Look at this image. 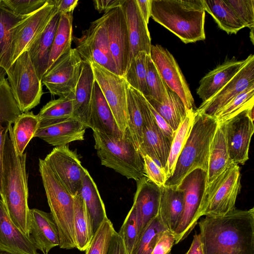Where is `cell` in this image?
Here are the masks:
<instances>
[{
    "instance_id": "obj_49",
    "label": "cell",
    "mask_w": 254,
    "mask_h": 254,
    "mask_svg": "<svg viewBox=\"0 0 254 254\" xmlns=\"http://www.w3.org/2000/svg\"><path fill=\"white\" fill-rule=\"evenodd\" d=\"M48 0H2L4 5L14 13L29 15L40 9Z\"/></svg>"
},
{
    "instance_id": "obj_46",
    "label": "cell",
    "mask_w": 254,
    "mask_h": 254,
    "mask_svg": "<svg viewBox=\"0 0 254 254\" xmlns=\"http://www.w3.org/2000/svg\"><path fill=\"white\" fill-rule=\"evenodd\" d=\"M28 16L14 13L0 0V61L9 42L11 28Z\"/></svg>"
},
{
    "instance_id": "obj_44",
    "label": "cell",
    "mask_w": 254,
    "mask_h": 254,
    "mask_svg": "<svg viewBox=\"0 0 254 254\" xmlns=\"http://www.w3.org/2000/svg\"><path fill=\"white\" fill-rule=\"evenodd\" d=\"M146 81L149 96L160 103L165 101L168 96L167 86L149 55L146 57Z\"/></svg>"
},
{
    "instance_id": "obj_26",
    "label": "cell",
    "mask_w": 254,
    "mask_h": 254,
    "mask_svg": "<svg viewBox=\"0 0 254 254\" xmlns=\"http://www.w3.org/2000/svg\"><path fill=\"white\" fill-rule=\"evenodd\" d=\"M90 128L115 137L124 135L116 122L98 83L95 80L90 106Z\"/></svg>"
},
{
    "instance_id": "obj_24",
    "label": "cell",
    "mask_w": 254,
    "mask_h": 254,
    "mask_svg": "<svg viewBox=\"0 0 254 254\" xmlns=\"http://www.w3.org/2000/svg\"><path fill=\"white\" fill-rule=\"evenodd\" d=\"M30 237L36 248L43 254L59 247L58 228L51 213L36 209H30Z\"/></svg>"
},
{
    "instance_id": "obj_56",
    "label": "cell",
    "mask_w": 254,
    "mask_h": 254,
    "mask_svg": "<svg viewBox=\"0 0 254 254\" xmlns=\"http://www.w3.org/2000/svg\"><path fill=\"white\" fill-rule=\"evenodd\" d=\"M136 2L143 19L148 24L150 17L151 0H136Z\"/></svg>"
},
{
    "instance_id": "obj_40",
    "label": "cell",
    "mask_w": 254,
    "mask_h": 254,
    "mask_svg": "<svg viewBox=\"0 0 254 254\" xmlns=\"http://www.w3.org/2000/svg\"><path fill=\"white\" fill-rule=\"evenodd\" d=\"M254 85L237 95L218 111L214 117L218 124L225 123L242 112L254 107Z\"/></svg>"
},
{
    "instance_id": "obj_1",
    "label": "cell",
    "mask_w": 254,
    "mask_h": 254,
    "mask_svg": "<svg viewBox=\"0 0 254 254\" xmlns=\"http://www.w3.org/2000/svg\"><path fill=\"white\" fill-rule=\"evenodd\" d=\"M203 254H254V208L198 222Z\"/></svg>"
},
{
    "instance_id": "obj_4",
    "label": "cell",
    "mask_w": 254,
    "mask_h": 254,
    "mask_svg": "<svg viewBox=\"0 0 254 254\" xmlns=\"http://www.w3.org/2000/svg\"><path fill=\"white\" fill-rule=\"evenodd\" d=\"M218 123L215 118L199 114L195 117L187 141L177 159L172 176L164 186L177 187L194 170L207 172L210 146Z\"/></svg>"
},
{
    "instance_id": "obj_14",
    "label": "cell",
    "mask_w": 254,
    "mask_h": 254,
    "mask_svg": "<svg viewBox=\"0 0 254 254\" xmlns=\"http://www.w3.org/2000/svg\"><path fill=\"white\" fill-rule=\"evenodd\" d=\"M72 195L79 193L87 169L68 145L55 147L44 159Z\"/></svg>"
},
{
    "instance_id": "obj_27",
    "label": "cell",
    "mask_w": 254,
    "mask_h": 254,
    "mask_svg": "<svg viewBox=\"0 0 254 254\" xmlns=\"http://www.w3.org/2000/svg\"><path fill=\"white\" fill-rule=\"evenodd\" d=\"M95 81L91 64L83 62L73 98V116L90 128V106Z\"/></svg>"
},
{
    "instance_id": "obj_50",
    "label": "cell",
    "mask_w": 254,
    "mask_h": 254,
    "mask_svg": "<svg viewBox=\"0 0 254 254\" xmlns=\"http://www.w3.org/2000/svg\"><path fill=\"white\" fill-rule=\"evenodd\" d=\"M143 158L145 176L158 187L164 186L167 180L165 171L148 155L143 156Z\"/></svg>"
},
{
    "instance_id": "obj_48",
    "label": "cell",
    "mask_w": 254,
    "mask_h": 254,
    "mask_svg": "<svg viewBox=\"0 0 254 254\" xmlns=\"http://www.w3.org/2000/svg\"><path fill=\"white\" fill-rule=\"evenodd\" d=\"M245 27L254 28V0H226Z\"/></svg>"
},
{
    "instance_id": "obj_16",
    "label": "cell",
    "mask_w": 254,
    "mask_h": 254,
    "mask_svg": "<svg viewBox=\"0 0 254 254\" xmlns=\"http://www.w3.org/2000/svg\"><path fill=\"white\" fill-rule=\"evenodd\" d=\"M105 13L111 52L120 76L124 77L130 59V45L126 19L121 6Z\"/></svg>"
},
{
    "instance_id": "obj_20",
    "label": "cell",
    "mask_w": 254,
    "mask_h": 254,
    "mask_svg": "<svg viewBox=\"0 0 254 254\" xmlns=\"http://www.w3.org/2000/svg\"><path fill=\"white\" fill-rule=\"evenodd\" d=\"M86 128L75 117L40 122L34 137L39 138L51 145L59 147L84 140Z\"/></svg>"
},
{
    "instance_id": "obj_53",
    "label": "cell",
    "mask_w": 254,
    "mask_h": 254,
    "mask_svg": "<svg viewBox=\"0 0 254 254\" xmlns=\"http://www.w3.org/2000/svg\"><path fill=\"white\" fill-rule=\"evenodd\" d=\"M149 104V103H148ZM150 109L155 119L156 122L166 137L172 142L175 132L165 120L149 104Z\"/></svg>"
},
{
    "instance_id": "obj_35",
    "label": "cell",
    "mask_w": 254,
    "mask_h": 254,
    "mask_svg": "<svg viewBox=\"0 0 254 254\" xmlns=\"http://www.w3.org/2000/svg\"><path fill=\"white\" fill-rule=\"evenodd\" d=\"M73 232L77 248L85 251L93 237L94 232L90 215L80 193L73 195Z\"/></svg>"
},
{
    "instance_id": "obj_55",
    "label": "cell",
    "mask_w": 254,
    "mask_h": 254,
    "mask_svg": "<svg viewBox=\"0 0 254 254\" xmlns=\"http://www.w3.org/2000/svg\"><path fill=\"white\" fill-rule=\"evenodd\" d=\"M124 0H95L93 1L95 8L99 12L105 13L122 5Z\"/></svg>"
},
{
    "instance_id": "obj_5",
    "label": "cell",
    "mask_w": 254,
    "mask_h": 254,
    "mask_svg": "<svg viewBox=\"0 0 254 254\" xmlns=\"http://www.w3.org/2000/svg\"><path fill=\"white\" fill-rule=\"evenodd\" d=\"M94 147L101 165L128 179L137 181L145 176L142 156L127 130L122 137L93 130Z\"/></svg>"
},
{
    "instance_id": "obj_8",
    "label": "cell",
    "mask_w": 254,
    "mask_h": 254,
    "mask_svg": "<svg viewBox=\"0 0 254 254\" xmlns=\"http://www.w3.org/2000/svg\"><path fill=\"white\" fill-rule=\"evenodd\" d=\"M240 170L232 163L210 184L205 186L199 210L202 216L224 215L235 208L241 190Z\"/></svg>"
},
{
    "instance_id": "obj_6",
    "label": "cell",
    "mask_w": 254,
    "mask_h": 254,
    "mask_svg": "<svg viewBox=\"0 0 254 254\" xmlns=\"http://www.w3.org/2000/svg\"><path fill=\"white\" fill-rule=\"evenodd\" d=\"M39 171L50 209L57 225L61 249L76 248L73 232L74 197L44 159H39Z\"/></svg>"
},
{
    "instance_id": "obj_36",
    "label": "cell",
    "mask_w": 254,
    "mask_h": 254,
    "mask_svg": "<svg viewBox=\"0 0 254 254\" xmlns=\"http://www.w3.org/2000/svg\"><path fill=\"white\" fill-rule=\"evenodd\" d=\"M205 11L209 13L220 29L228 34H236L245 28L225 0H202Z\"/></svg>"
},
{
    "instance_id": "obj_7",
    "label": "cell",
    "mask_w": 254,
    "mask_h": 254,
    "mask_svg": "<svg viewBox=\"0 0 254 254\" xmlns=\"http://www.w3.org/2000/svg\"><path fill=\"white\" fill-rule=\"evenodd\" d=\"M58 12L53 0L15 25L10 30L9 42L0 61V80L17 58L45 30Z\"/></svg>"
},
{
    "instance_id": "obj_12",
    "label": "cell",
    "mask_w": 254,
    "mask_h": 254,
    "mask_svg": "<svg viewBox=\"0 0 254 254\" xmlns=\"http://www.w3.org/2000/svg\"><path fill=\"white\" fill-rule=\"evenodd\" d=\"M206 172L197 169L188 174L178 186L184 193V208L180 222L174 232L175 244L186 238L195 227L206 186Z\"/></svg>"
},
{
    "instance_id": "obj_29",
    "label": "cell",
    "mask_w": 254,
    "mask_h": 254,
    "mask_svg": "<svg viewBox=\"0 0 254 254\" xmlns=\"http://www.w3.org/2000/svg\"><path fill=\"white\" fill-rule=\"evenodd\" d=\"M184 208V193L178 186L161 188L158 216L165 227L174 232L182 218Z\"/></svg>"
},
{
    "instance_id": "obj_23",
    "label": "cell",
    "mask_w": 254,
    "mask_h": 254,
    "mask_svg": "<svg viewBox=\"0 0 254 254\" xmlns=\"http://www.w3.org/2000/svg\"><path fill=\"white\" fill-rule=\"evenodd\" d=\"M0 251L11 254H39L31 237L12 221L0 198Z\"/></svg>"
},
{
    "instance_id": "obj_3",
    "label": "cell",
    "mask_w": 254,
    "mask_h": 254,
    "mask_svg": "<svg viewBox=\"0 0 254 254\" xmlns=\"http://www.w3.org/2000/svg\"><path fill=\"white\" fill-rule=\"evenodd\" d=\"M202 0H151L150 17L185 44L205 39Z\"/></svg>"
},
{
    "instance_id": "obj_38",
    "label": "cell",
    "mask_w": 254,
    "mask_h": 254,
    "mask_svg": "<svg viewBox=\"0 0 254 254\" xmlns=\"http://www.w3.org/2000/svg\"><path fill=\"white\" fill-rule=\"evenodd\" d=\"M40 124L37 115L33 112L22 113L12 127V134L16 150L22 154L30 141L34 137Z\"/></svg>"
},
{
    "instance_id": "obj_43",
    "label": "cell",
    "mask_w": 254,
    "mask_h": 254,
    "mask_svg": "<svg viewBox=\"0 0 254 254\" xmlns=\"http://www.w3.org/2000/svg\"><path fill=\"white\" fill-rule=\"evenodd\" d=\"M167 229L157 216L141 232L131 254H151L159 237Z\"/></svg>"
},
{
    "instance_id": "obj_19",
    "label": "cell",
    "mask_w": 254,
    "mask_h": 254,
    "mask_svg": "<svg viewBox=\"0 0 254 254\" xmlns=\"http://www.w3.org/2000/svg\"><path fill=\"white\" fill-rule=\"evenodd\" d=\"M143 118L142 142L139 151L142 157L148 155L165 171L172 141L157 125L147 100L144 105Z\"/></svg>"
},
{
    "instance_id": "obj_41",
    "label": "cell",
    "mask_w": 254,
    "mask_h": 254,
    "mask_svg": "<svg viewBox=\"0 0 254 254\" xmlns=\"http://www.w3.org/2000/svg\"><path fill=\"white\" fill-rule=\"evenodd\" d=\"M144 52L138 53L130 61L124 76L126 82L145 97L149 96L146 81V57Z\"/></svg>"
},
{
    "instance_id": "obj_31",
    "label": "cell",
    "mask_w": 254,
    "mask_h": 254,
    "mask_svg": "<svg viewBox=\"0 0 254 254\" xmlns=\"http://www.w3.org/2000/svg\"><path fill=\"white\" fill-rule=\"evenodd\" d=\"M232 163L229 155L225 123L218 124L210 146L206 185L212 182Z\"/></svg>"
},
{
    "instance_id": "obj_39",
    "label": "cell",
    "mask_w": 254,
    "mask_h": 254,
    "mask_svg": "<svg viewBox=\"0 0 254 254\" xmlns=\"http://www.w3.org/2000/svg\"><path fill=\"white\" fill-rule=\"evenodd\" d=\"M195 117V110H189L185 119L175 132L165 172L167 179L174 172L177 159L187 141Z\"/></svg>"
},
{
    "instance_id": "obj_13",
    "label": "cell",
    "mask_w": 254,
    "mask_h": 254,
    "mask_svg": "<svg viewBox=\"0 0 254 254\" xmlns=\"http://www.w3.org/2000/svg\"><path fill=\"white\" fill-rule=\"evenodd\" d=\"M95 80L98 83L121 132L127 128L128 113L126 81L123 76L115 74L100 65L91 64Z\"/></svg>"
},
{
    "instance_id": "obj_33",
    "label": "cell",
    "mask_w": 254,
    "mask_h": 254,
    "mask_svg": "<svg viewBox=\"0 0 254 254\" xmlns=\"http://www.w3.org/2000/svg\"><path fill=\"white\" fill-rule=\"evenodd\" d=\"M167 90V98L162 103H159L149 96L144 97L148 103L176 132L185 119L189 110L174 91L168 86Z\"/></svg>"
},
{
    "instance_id": "obj_60",
    "label": "cell",
    "mask_w": 254,
    "mask_h": 254,
    "mask_svg": "<svg viewBox=\"0 0 254 254\" xmlns=\"http://www.w3.org/2000/svg\"><path fill=\"white\" fill-rule=\"evenodd\" d=\"M0 254H11L7 252L0 251Z\"/></svg>"
},
{
    "instance_id": "obj_17",
    "label": "cell",
    "mask_w": 254,
    "mask_h": 254,
    "mask_svg": "<svg viewBox=\"0 0 254 254\" xmlns=\"http://www.w3.org/2000/svg\"><path fill=\"white\" fill-rule=\"evenodd\" d=\"M250 58L242 68L216 94L203 102L196 111L211 117L237 95L254 85V55Z\"/></svg>"
},
{
    "instance_id": "obj_28",
    "label": "cell",
    "mask_w": 254,
    "mask_h": 254,
    "mask_svg": "<svg viewBox=\"0 0 254 254\" xmlns=\"http://www.w3.org/2000/svg\"><path fill=\"white\" fill-rule=\"evenodd\" d=\"M61 14L57 12L45 30L30 45L28 51L36 72L42 79L46 73Z\"/></svg>"
},
{
    "instance_id": "obj_18",
    "label": "cell",
    "mask_w": 254,
    "mask_h": 254,
    "mask_svg": "<svg viewBox=\"0 0 254 254\" xmlns=\"http://www.w3.org/2000/svg\"><path fill=\"white\" fill-rule=\"evenodd\" d=\"M247 110L225 123L229 158L232 163L237 164L244 165L248 160L250 144L254 131V121L248 116Z\"/></svg>"
},
{
    "instance_id": "obj_11",
    "label": "cell",
    "mask_w": 254,
    "mask_h": 254,
    "mask_svg": "<svg viewBox=\"0 0 254 254\" xmlns=\"http://www.w3.org/2000/svg\"><path fill=\"white\" fill-rule=\"evenodd\" d=\"M82 64L77 51L71 48L44 74L42 83L53 96L74 98Z\"/></svg>"
},
{
    "instance_id": "obj_10",
    "label": "cell",
    "mask_w": 254,
    "mask_h": 254,
    "mask_svg": "<svg viewBox=\"0 0 254 254\" xmlns=\"http://www.w3.org/2000/svg\"><path fill=\"white\" fill-rule=\"evenodd\" d=\"M74 41L75 48L83 62L97 64L120 75L110 50L105 13L92 22L81 36L75 37Z\"/></svg>"
},
{
    "instance_id": "obj_32",
    "label": "cell",
    "mask_w": 254,
    "mask_h": 254,
    "mask_svg": "<svg viewBox=\"0 0 254 254\" xmlns=\"http://www.w3.org/2000/svg\"><path fill=\"white\" fill-rule=\"evenodd\" d=\"M126 93L128 118L127 129L139 150L142 142L143 108L146 99L142 93L127 82Z\"/></svg>"
},
{
    "instance_id": "obj_54",
    "label": "cell",
    "mask_w": 254,
    "mask_h": 254,
    "mask_svg": "<svg viewBox=\"0 0 254 254\" xmlns=\"http://www.w3.org/2000/svg\"><path fill=\"white\" fill-rule=\"evenodd\" d=\"M58 12L61 14L72 13L77 6L78 0H53Z\"/></svg>"
},
{
    "instance_id": "obj_51",
    "label": "cell",
    "mask_w": 254,
    "mask_h": 254,
    "mask_svg": "<svg viewBox=\"0 0 254 254\" xmlns=\"http://www.w3.org/2000/svg\"><path fill=\"white\" fill-rule=\"evenodd\" d=\"M174 244V234L169 229H167L159 237L151 254H170Z\"/></svg>"
},
{
    "instance_id": "obj_59",
    "label": "cell",
    "mask_w": 254,
    "mask_h": 254,
    "mask_svg": "<svg viewBox=\"0 0 254 254\" xmlns=\"http://www.w3.org/2000/svg\"><path fill=\"white\" fill-rule=\"evenodd\" d=\"M250 29V38L252 40V43H254V28H252Z\"/></svg>"
},
{
    "instance_id": "obj_15",
    "label": "cell",
    "mask_w": 254,
    "mask_h": 254,
    "mask_svg": "<svg viewBox=\"0 0 254 254\" xmlns=\"http://www.w3.org/2000/svg\"><path fill=\"white\" fill-rule=\"evenodd\" d=\"M149 56L167 86L182 99L189 110H195L194 99L172 54L159 45H151Z\"/></svg>"
},
{
    "instance_id": "obj_57",
    "label": "cell",
    "mask_w": 254,
    "mask_h": 254,
    "mask_svg": "<svg viewBox=\"0 0 254 254\" xmlns=\"http://www.w3.org/2000/svg\"><path fill=\"white\" fill-rule=\"evenodd\" d=\"M185 254H203L199 234L193 236L190 247Z\"/></svg>"
},
{
    "instance_id": "obj_42",
    "label": "cell",
    "mask_w": 254,
    "mask_h": 254,
    "mask_svg": "<svg viewBox=\"0 0 254 254\" xmlns=\"http://www.w3.org/2000/svg\"><path fill=\"white\" fill-rule=\"evenodd\" d=\"M73 98L59 97L50 101L40 110L37 115L40 122L67 119L73 116Z\"/></svg>"
},
{
    "instance_id": "obj_30",
    "label": "cell",
    "mask_w": 254,
    "mask_h": 254,
    "mask_svg": "<svg viewBox=\"0 0 254 254\" xmlns=\"http://www.w3.org/2000/svg\"><path fill=\"white\" fill-rule=\"evenodd\" d=\"M22 113L13 97L7 78L0 80V193L1 192L2 162L6 135Z\"/></svg>"
},
{
    "instance_id": "obj_52",
    "label": "cell",
    "mask_w": 254,
    "mask_h": 254,
    "mask_svg": "<svg viewBox=\"0 0 254 254\" xmlns=\"http://www.w3.org/2000/svg\"><path fill=\"white\" fill-rule=\"evenodd\" d=\"M108 254H128L122 238L116 231L112 235Z\"/></svg>"
},
{
    "instance_id": "obj_22",
    "label": "cell",
    "mask_w": 254,
    "mask_h": 254,
    "mask_svg": "<svg viewBox=\"0 0 254 254\" xmlns=\"http://www.w3.org/2000/svg\"><path fill=\"white\" fill-rule=\"evenodd\" d=\"M128 30L131 60L139 52L150 54L151 38L147 24L143 19L136 0H124L121 5Z\"/></svg>"
},
{
    "instance_id": "obj_34",
    "label": "cell",
    "mask_w": 254,
    "mask_h": 254,
    "mask_svg": "<svg viewBox=\"0 0 254 254\" xmlns=\"http://www.w3.org/2000/svg\"><path fill=\"white\" fill-rule=\"evenodd\" d=\"M79 193L91 218L95 233L101 223L108 218L97 187L87 170L84 175Z\"/></svg>"
},
{
    "instance_id": "obj_37",
    "label": "cell",
    "mask_w": 254,
    "mask_h": 254,
    "mask_svg": "<svg viewBox=\"0 0 254 254\" xmlns=\"http://www.w3.org/2000/svg\"><path fill=\"white\" fill-rule=\"evenodd\" d=\"M72 18V13L61 14L46 72L71 49Z\"/></svg>"
},
{
    "instance_id": "obj_45",
    "label": "cell",
    "mask_w": 254,
    "mask_h": 254,
    "mask_svg": "<svg viewBox=\"0 0 254 254\" xmlns=\"http://www.w3.org/2000/svg\"><path fill=\"white\" fill-rule=\"evenodd\" d=\"M115 231L109 218L105 220L94 233L85 254H108L112 235Z\"/></svg>"
},
{
    "instance_id": "obj_21",
    "label": "cell",
    "mask_w": 254,
    "mask_h": 254,
    "mask_svg": "<svg viewBox=\"0 0 254 254\" xmlns=\"http://www.w3.org/2000/svg\"><path fill=\"white\" fill-rule=\"evenodd\" d=\"M136 182V190L132 206L135 209L139 228L142 230L158 215L161 188L144 176Z\"/></svg>"
},
{
    "instance_id": "obj_2",
    "label": "cell",
    "mask_w": 254,
    "mask_h": 254,
    "mask_svg": "<svg viewBox=\"0 0 254 254\" xmlns=\"http://www.w3.org/2000/svg\"><path fill=\"white\" fill-rule=\"evenodd\" d=\"M26 156L25 152L20 155L17 153L11 126L4 144L0 195L12 221L25 235L30 236Z\"/></svg>"
},
{
    "instance_id": "obj_47",
    "label": "cell",
    "mask_w": 254,
    "mask_h": 254,
    "mask_svg": "<svg viewBox=\"0 0 254 254\" xmlns=\"http://www.w3.org/2000/svg\"><path fill=\"white\" fill-rule=\"evenodd\" d=\"M118 233L122 238L128 254H131L139 236L138 222L133 206Z\"/></svg>"
},
{
    "instance_id": "obj_58",
    "label": "cell",
    "mask_w": 254,
    "mask_h": 254,
    "mask_svg": "<svg viewBox=\"0 0 254 254\" xmlns=\"http://www.w3.org/2000/svg\"><path fill=\"white\" fill-rule=\"evenodd\" d=\"M247 114L249 117L254 121V107H252L247 110Z\"/></svg>"
},
{
    "instance_id": "obj_9",
    "label": "cell",
    "mask_w": 254,
    "mask_h": 254,
    "mask_svg": "<svg viewBox=\"0 0 254 254\" xmlns=\"http://www.w3.org/2000/svg\"><path fill=\"white\" fill-rule=\"evenodd\" d=\"M13 97L22 113L40 103L43 94L39 77L27 51L22 53L6 71Z\"/></svg>"
},
{
    "instance_id": "obj_25",
    "label": "cell",
    "mask_w": 254,
    "mask_h": 254,
    "mask_svg": "<svg viewBox=\"0 0 254 254\" xmlns=\"http://www.w3.org/2000/svg\"><path fill=\"white\" fill-rule=\"evenodd\" d=\"M250 58L225 62L209 71L199 81L196 93L202 102L208 100L221 90L246 64Z\"/></svg>"
}]
</instances>
